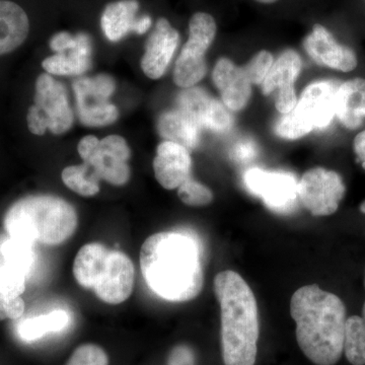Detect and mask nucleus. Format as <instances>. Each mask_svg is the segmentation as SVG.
Returning a JSON list of instances; mask_svg holds the SVG:
<instances>
[{"label":"nucleus","mask_w":365,"mask_h":365,"mask_svg":"<svg viewBox=\"0 0 365 365\" xmlns=\"http://www.w3.org/2000/svg\"><path fill=\"white\" fill-rule=\"evenodd\" d=\"M140 268L148 287L169 302H189L202 290L200 250L190 235L175 232L150 235L141 247Z\"/></svg>","instance_id":"f257e3e1"},{"label":"nucleus","mask_w":365,"mask_h":365,"mask_svg":"<svg viewBox=\"0 0 365 365\" xmlns=\"http://www.w3.org/2000/svg\"><path fill=\"white\" fill-rule=\"evenodd\" d=\"M297 323V340L316 365H335L343 353L346 323L344 302L317 284L300 287L290 300Z\"/></svg>","instance_id":"f03ea898"},{"label":"nucleus","mask_w":365,"mask_h":365,"mask_svg":"<svg viewBox=\"0 0 365 365\" xmlns=\"http://www.w3.org/2000/svg\"><path fill=\"white\" fill-rule=\"evenodd\" d=\"M215 292L222 314V357L225 365H254L258 352V304L239 273L215 276Z\"/></svg>","instance_id":"7ed1b4c3"},{"label":"nucleus","mask_w":365,"mask_h":365,"mask_svg":"<svg viewBox=\"0 0 365 365\" xmlns=\"http://www.w3.org/2000/svg\"><path fill=\"white\" fill-rule=\"evenodd\" d=\"M78 225L73 206L50 195L24 197L4 216V227L9 237L31 245L57 246L72 237Z\"/></svg>","instance_id":"20e7f679"},{"label":"nucleus","mask_w":365,"mask_h":365,"mask_svg":"<svg viewBox=\"0 0 365 365\" xmlns=\"http://www.w3.org/2000/svg\"><path fill=\"white\" fill-rule=\"evenodd\" d=\"M72 270L78 284L95 290L98 299L106 304H122L133 292V262L126 254L111 251L98 242L79 250Z\"/></svg>","instance_id":"39448f33"},{"label":"nucleus","mask_w":365,"mask_h":365,"mask_svg":"<svg viewBox=\"0 0 365 365\" xmlns=\"http://www.w3.org/2000/svg\"><path fill=\"white\" fill-rule=\"evenodd\" d=\"M339 86L335 81H319L307 86L294 109L276 124V134L294 140L317 129L327 128L336 116Z\"/></svg>","instance_id":"423d86ee"},{"label":"nucleus","mask_w":365,"mask_h":365,"mask_svg":"<svg viewBox=\"0 0 365 365\" xmlns=\"http://www.w3.org/2000/svg\"><path fill=\"white\" fill-rule=\"evenodd\" d=\"M35 104L29 109L26 121L29 130L35 135H43L50 130L63 134L73 123V114L69 106L66 88L49 74H41L36 81Z\"/></svg>","instance_id":"0eeeda50"},{"label":"nucleus","mask_w":365,"mask_h":365,"mask_svg":"<svg viewBox=\"0 0 365 365\" xmlns=\"http://www.w3.org/2000/svg\"><path fill=\"white\" fill-rule=\"evenodd\" d=\"M217 31L215 20L206 13H197L189 21V39L182 47L174 69L175 83L180 88H193L207 71L205 54Z\"/></svg>","instance_id":"6e6552de"},{"label":"nucleus","mask_w":365,"mask_h":365,"mask_svg":"<svg viewBox=\"0 0 365 365\" xmlns=\"http://www.w3.org/2000/svg\"><path fill=\"white\" fill-rule=\"evenodd\" d=\"M81 123L86 126H107L116 121L118 109L109 102L115 91L114 79L109 76L81 78L73 85Z\"/></svg>","instance_id":"1a4fd4ad"},{"label":"nucleus","mask_w":365,"mask_h":365,"mask_svg":"<svg viewBox=\"0 0 365 365\" xmlns=\"http://www.w3.org/2000/svg\"><path fill=\"white\" fill-rule=\"evenodd\" d=\"M342 178L334 170L314 168L304 173L299 182V198L314 216L335 213L345 195Z\"/></svg>","instance_id":"9d476101"},{"label":"nucleus","mask_w":365,"mask_h":365,"mask_svg":"<svg viewBox=\"0 0 365 365\" xmlns=\"http://www.w3.org/2000/svg\"><path fill=\"white\" fill-rule=\"evenodd\" d=\"M244 184L270 210L282 215L292 212L299 197V182L288 173L250 169L245 173Z\"/></svg>","instance_id":"9b49d317"},{"label":"nucleus","mask_w":365,"mask_h":365,"mask_svg":"<svg viewBox=\"0 0 365 365\" xmlns=\"http://www.w3.org/2000/svg\"><path fill=\"white\" fill-rule=\"evenodd\" d=\"M179 110L193 119L201 129L225 133L234 124L232 115L220 101L211 98L200 88H189L178 98Z\"/></svg>","instance_id":"f8f14e48"},{"label":"nucleus","mask_w":365,"mask_h":365,"mask_svg":"<svg viewBox=\"0 0 365 365\" xmlns=\"http://www.w3.org/2000/svg\"><path fill=\"white\" fill-rule=\"evenodd\" d=\"M179 40V33L170 26L169 21L158 19L155 30L146 42L145 53L141 60V68L148 78H162L176 52Z\"/></svg>","instance_id":"ddd939ff"},{"label":"nucleus","mask_w":365,"mask_h":365,"mask_svg":"<svg viewBox=\"0 0 365 365\" xmlns=\"http://www.w3.org/2000/svg\"><path fill=\"white\" fill-rule=\"evenodd\" d=\"M304 45L307 54L321 66L344 72L356 68L354 51L339 44L332 34L319 24L314 26L312 33L304 39Z\"/></svg>","instance_id":"4468645a"},{"label":"nucleus","mask_w":365,"mask_h":365,"mask_svg":"<svg viewBox=\"0 0 365 365\" xmlns=\"http://www.w3.org/2000/svg\"><path fill=\"white\" fill-rule=\"evenodd\" d=\"M78 153L98 180H105L115 186H122L128 182L130 170L126 162L119 160L101 145L97 137H83L78 144Z\"/></svg>","instance_id":"2eb2a0df"},{"label":"nucleus","mask_w":365,"mask_h":365,"mask_svg":"<svg viewBox=\"0 0 365 365\" xmlns=\"http://www.w3.org/2000/svg\"><path fill=\"white\" fill-rule=\"evenodd\" d=\"M192 160L188 150L172 141H163L158 146L153 160L155 176L160 186L174 190L189 179Z\"/></svg>","instance_id":"dca6fc26"},{"label":"nucleus","mask_w":365,"mask_h":365,"mask_svg":"<svg viewBox=\"0 0 365 365\" xmlns=\"http://www.w3.org/2000/svg\"><path fill=\"white\" fill-rule=\"evenodd\" d=\"M213 83L220 91L223 104L232 111H241L251 98V85L242 67L227 58L218 60L212 72Z\"/></svg>","instance_id":"f3484780"},{"label":"nucleus","mask_w":365,"mask_h":365,"mask_svg":"<svg viewBox=\"0 0 365 365\" xmlns=\"http://www.w3.org/2000/svg\"><path fill=\"white\" fill-rule=\"evenodd\" d=\"M91 66V42L86 34L74 36L69 49L46 58L42 66L48 73L56 76H79Z\"/></svg>","instance_id":"a211bd4d"},{"label":"nucleus","mask_w":365,"mask_h":365,"mask_svg":"<svg viewBox=\"0 0 365 365\" xmlns=\"http://www.w3.org/2000/svg\"><path fill=\"white\" fill-rule=\"evenodd\" d=\"M30 21L19 4L0 0V56L14 52L25 43Z\"/></svg>","instance_id":"6ab92c4d"},{"label":"nucleus","mask_w":365,"mask_h":365,"mask_svg":"<svg viewBox=\"0 0 365 365\" xmlns=\"http://www.w3.org/2000/svg\"><path fill=\"white\" fill-rule=\"evenodd\" d=\"M336 116L346 128H359L365 118V79L354 78L340 85L336 101Z\"/></svg>","instance_id":"aec40b11"},{"label":"nucleus","mask_w":365,"mask_h":365,"mask_svg":"<svg viewBox=\"0 0 365 365\" xmlns=\"http://www.w3.org/2000/svg\"><path fill=\"white\" fill-rule=\"evenodd\" d=\"M158 132L168 141L194 150L200 139L201 128L181 110L165 113L158 120Z\"/></svg>","instance_id":"412c9836"},{"label":"nucleus","mask_w":365,"mask_h":365,"mask_svg":"<svg viewBox=\"0 0 365 365\" xmlns=\"http://www.w3.org/2000/svg\"><path fill=\"white\" fill-rule=\"evenodd\" d=\"M138 2L122 0L106 7L102 16V28L106 37L112 42L123 39L127 34L134 32Z\"/></svg>","instance_id":"4be33fe9"},{"label":"nucleus","mask_w":365,"mask_h":365,"mask_svg":"<svg viewBox=\"0 0 365 365\" xmlns=\"http://www.w3.org/2000/svg\"><path fill=\"white\" fill-rule=\"evenodd\" d=\"M302 58L294 50H287L273 62L267 76L262 83L264 95H270L273 91L288 90L294 88V83L302 71Z\"/></svg>","instance_id":"5701e85b"},{"label":"nucleus","mask_w":365,"mask_h":365,"mask_svg":"<svg viewBox=\"0 0 365 365\" xmlns=\"http://www.w3.org/2000/svg\"><path fill=\"white\" fill-rule=\"evenodd\" d=\"M69 323L66 312L54 311L44 316L26 319L19 326V335L26 342H32L44 337L48 333L59 332Z\"/></svg>","instance_id":"b1692460"},{"label":"nucleus","mask_w":365,"mask_h":365,"mask_svg":"<svg viewBox=\"0 0 365 365\" xmlns=\"http://www.w3.org/2000/svg\"><path fill=\"white\" fill-rule=\"evenodd\" d=\"M343 351L352 365H365V325L361 317L346 319Z\"/></svg>","instance_id":"393cba45"},{"label":"nucleus","mask_w":365,"mask_h":365,"mask_svg":"<svg viewBox=\"0 0 365 365\" xmlns=\"http://www.w3.org/2000/svg\"><path fill=\"white\" fill-rule=\"evenodd\" d=\"M62 181L72 191L83 197L97 195L100 191L98 178L86 163L66 168L62 172Z\"/></svg>","instance_id":"a878e982"},{"label":"nucleus","mask_w":365,"mask_h":365,"mask_svg":"<svg viewBox=\"0 0 365 365\" xmlns=\"http://www.w3.org/2000/svg\"><path fill=\"white\" fill-rule=\"evenodd\" d=\"M33 247L34 245L29 242L9 237L2 242L0 253L4 257V262L28 274L35 262Z\"/></svg>","instance_id":"bb28decb"},{"label":"nucleus","mask_w":365,"mask_h":365,"mask_svg":"<svg viewBox=\"0 0 365 365\" xmlns=\"http://www.w3.org/2000/svg\"><path fill=\"white\" fill-rule=\"evenodd\" d=\"M178 195L182 202L192 207H202L213 200L210 189L190 178L178 188Z\"/></svg>","instance_id":"cd10ccee"},{"label":"nucleus","mask_w":365,"mask_h":365,"mask_svg":"<svg viewBox=\"0 0 365 365\" xmlns=\"http://www.w3.org/2000/svg\"><path fill=\"white\" fill-rule=\"evenodd\" d=\"M26 273L9 264L0 265V292L11 297H21L26 289Z\"/></svg>","instance_id":"c85d7f7f"},{"label":"nucleus","mask_w":365,"mask_h":365,"mask_svg":"<svg viewBox=\"0 0 365 365\" xmlns=\"http://www.w3.org/2000/svg\"><path fill=\"white\" fill-rule=\"evenodd\" d=\"M109 357L100 346L83 344L72 353L66 365H108Z\"/></svg>","instance_id":"c756f323"},{"label":"nucleus","mask_w":365,"mask_h":365,"mask_svg":"<svg viewBox=\"0 0 365 365\" xmlns=\"http://www.w3.org/2000/svg\"><path fill=\"white\" fill-rule=\"evenodd\" d=\"M273 56L270 52L260 51L250 60L246 66L242 67L250 83L260 85L267 76L273 64Z\"/></svg>","instance_id":"7c9ffc66"},{"label":"nucleus","mask_w":365,"mask_h":365,"mask_svg":"<svg viewBox=\"0 0 365 365\" xmlns=\"http://www.w3.org/2000/svg\"><path fill=\"white\" fill-rule=\"evenodd\" d=\"M25 312V302L21 297H11L0 292V321L16 319Z\"/></svg>","instance_id":"2f4dec72"},{"label":"nucleus","mask_w":365,"mask_h":365,"mask_svg":"<svg viewBox=\"0 0 365 365\" xmlns=\"http://www.w3.org/2000/svg\"><path fill=\"white\" fill-rule=\"evenodd\" d=\"M257 150L256 144L250 139H242L239 143H235L232 151H230V157L235 162L239 163H248L256 158Z\"/></svg>","instance_id":"473e14b6"},{"label":"nucleus","mask_w":365,"mask_h":365,"mask_svg":"<svg viewBox=\"0 0 365 365\" xmlns=\"http://www.w3.org/2000/svg\"><path fill=\"white\" fill-rule=\"evenodd\" d=\"M297 104V93L294 88H288V90L276 91L275 106L276 109L281 114H288L294 109Z\"/></svg>","instance_id":"72a5a7b5"},{"label":"nucleus","mask_w":365,"mask_h":365,"mask_svg":"<svg viewBox=\"0 0 365 365\" xmlns=\"http://www.w3.org/2000/svg\"><path fill=\"white\" fill-rule=\"evenodd\" d=\"M74 43V37L68 33H59L50 41V47L53 51L61 53L69 49Z\"/></svg>","instance_id":"f704fd0d"},{"label":"nucleus","mask_w":365,"mask_h":365,"mask_svg":"<svg viewBox=\"0 0 365 365\" xmlns=\"http://www.w3.org/2000/svg\"><path fill=\"white\" fill-rule=\"evenodd\" d=\"M354 151L357 160L365 169V130L360 132L354 139Z\"/></svg>","instance_id":"c9c22d12"},{"label":"nucleus","mask_w":365,"mask_h":365,"mask_svg":"<svg viewBox=\"0 0 365 365\" xmlns=\"http://www.w3.org/2000/svg\"><path fill=\"white\" fill-rule=\"evenodd\" d=\"M151 26V19L148 16H143V18L138 19L136 21L135 28H134V32L137 34H144L148 32V29Z\"/></svg>","instance_id":"e433bc0d"},{"label":"nucleus","mask_w":365,"mask_h":365,"mask_svg":"<svg viewBox=\"0 0 365 365\" xmlns=\"http://www.w3.org/2000/svg\"><path fill=\"white\" fill-rule=\"evenodd\" d=\"M256 1L260 2V4H273V2L277 1V0H256Z\"/></svg>","instance_id":"4c0bfd02"},{"label":"nucleus","mask_w":365,"mask_h":365,"mask_svg":"<svg viewBox=\"0 0 365 365\" xmlns=\"http://www.w3.org/2000/svg\"><path fill=\"white\" fill-rule=\"evenodd\" d=\"M360 211H361L362 213H364L365 215V201H364V202L361 203V205H360Z\"/></svg>","instance_id":"58836bf2"},{"label":"nucleus","mask_w":365,"mask_h":365,"mask_svg":"<svg viewBox=\"0 0 365 365\" xmlns=\"http://www.w3.org/2000/svg\"><path fill=\"white\" fill-rule=\"evenodd\" d=\"M362 319H364V325H365V302H364V309H362V317H361Z\"/></svg>","instance_id":"ea45409f"},{"label":"nucleus","mask_w":365,"mask_h":365,"mask_svg":"<svg viewBox=\"0 0 365 365\" xmlns=\"http://www.w3.org/2000/svg\"><path fill=\"white\" fill-rule=\"evenodd\" d=\"M364 283H365V280H364Z\"/></svg>","instance_id":"a19ab883"}]
</instances>
